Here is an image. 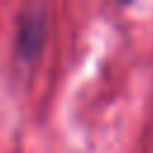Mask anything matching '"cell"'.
Returning <instances> with one entry per match:
<instances>
[{"mask_svg":"<svg viewBox=\"0 0 153 153\" xmlns=\"http://www.w3.org/2000/svg\"><path fill=\"white\" fill-rule=\"evenodd\" d=\"M45 43V17L41 12H29L19 24L17 48L24 60H33Z\"/></svg>","mask_w":153,"mask_h":153,"instance_id":"obj_1","label":"cell"}]
</instances>
